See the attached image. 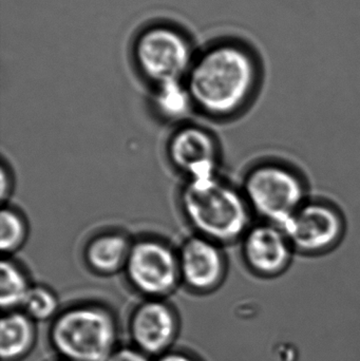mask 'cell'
I'll return each mask as SVG.
<instances>
[{"label": "cell", "instance_id": "11", "mask_svg": "<svg viewBox=\"0 0 360 361\" xmlns=\"http://www.w3.org/2000/svg\"><path fill=\"white\" fill-rule=\"evenodd\" d=\"M177 332L173 310L160 299H150L137 307L130 322V333L137 349L147 355L162 353Z\"/></svg>", "mask_w": 360, "mask_h": 361}, {"label": "cell", "instance_id": "10", "mask_svg": "<svg viewBox=\"0 0 360 361\" xmlns=\"http://www.w3.org/2000/svg\"><path fill=\"white\" fill-rule=\"evenodd\" d=\"M178 257L181 280L197 292L213 290L224 279L225 256L217 242L199 235L190 238Z\"/></svg>", "mask_w": 360, "mask_h": 361}, {"label": "cell", "instance_id": "5", "mask_svg": "<svg viewBox=\"0 0 360 361\" xmlns=\"http://www.w3.org/2000/svg\"><path fill=\"white\" fill-rule=\"evenodd\" d=\"M242 192L254 216L279 226L309 200L302 176L289 165L271 161L252 167Z\"/></svg>", "mask_w": 360, "mask_h": 361}, {"label": "cell", "instance_id": "4", "mask_svg": "<svg viewBox=\"0 0 360 361\" xmlns=\"http://www.w3.org/2000/svg\"><path fill=\"white\" fill-rule=\"evenodd\" d=\"M116 339L113 316L99 305L71 307L51 328L53 347L67 361H106L116 351Z\"/></svg>", "mask_w": 360, "mask_h": 361}, {"label": "cell", "instance_id": "19", "mask_svg": "<svg viewBox=\"0 0 360 361\" xmlns=\"http://www.w3.org/2000/svg\"><path fill=\"white\" fill-rule=\"evenodd\" d=\"M12 190V180H11V175L8 169H6L4 165L1 166V199L2 201L8 197Z\"/></svg>", "mask_w": 360, "mask_h": 361}, {"label": "cell", "instance_id": "13", "mask_svg": "<svg viewBox=\"0 0 360 361\" xmlns=\"http://www.w3.org/2000/svg\"><path fill=\"white\" fill-rule=\"evenodd\" d=\"M35 338L33 319L23 312H8L0 324V355L2 361H14L25 355Z\"/></svg>", "mask_w": 360, "mask_h": 361}, {"label": "cell", "instance_id": "2", "mask_svg": "<svg viewBox=\"0 0 360 361\" xmlns=\"http://www.w3.org/2000/svg\"><path fill=\"white\" fill-rule=\"evenodd\" d=\"M181 206L198 235L219 244L241 241L253 225L254 214L242 189L219 177L188 180Z\"/></svg>", "mask_w": 360, "mask_h": 361}, {"label": "cell", "instance_id": "16", "mask_svg": "<svg viewBox=\"0 0 360 361\" xmlns=\"http://www.w3.org/2000/svg\"><path fill=\"white\" fill-rule=\"evenodd\" d=\"M27 225L25 218L12 207H4L0 212V250L2 254H13L25 244Z\"/></svg>", "mask_w": 360, "mask_h": 361}, {"label": "cell", "instance_id": "14", "mask_svg": "<svg viewBox=\"0 0 360 361\" xmlns=\"http://www.w3.org/2000/svg\"><path fill=\"white\" fill-rule=\"evenodd\" d=\"M154 109L169 121L181 120L192 110L194 102L184 80H168L154 86Z\"/></svg>", "mask_w": 360, "mask_h": 361}, {"label": "cell", "instance_id": "9", "mask_svg": "<svg viewBox=\"0 0 360 361\" xmlns=\"http://www.w3.org/2000/svg\"><path fill=\"white\" fill-rule=\"evenodd\" d=\"M218 156L215 137L201 127H182L168 142L169 160L188 180L218 177Z\"/></svg>", "mask_w": 360, "mask_h": 361}, {"label": "cell", "instance_id": "7", "mask_svg": "<svg viewBox=\"0 0 360 361\" xmlns=\"http://www.w3.org/2000/svg\"><path fill=\"white\" fill-rule=\"evenodd\" d=\"M124 269L133 288L152 299L166 296L181 280L178 252L160 240L133 243Z\"/></svg>", "mask_w": 360, "mask_h": 361}, {"label": "cell", "instance_id": "15", "mask_svg": "<svg viewBox=\"0 0 360 361\" xmlns=\"http://www.w3.org/2000/svg\"><path fill=\"white\" fill-rule=\"evenodd\" d=\"M31 286L27 275L14 261L2 259L0 264V303L4 311L21 307Z\"/></svg>", "mask_w": 360, "mask_h": 361}, {"label": "cell", "instance_id": "18", "mask_svg": "<svg viewBox=\"0 0 360 361\" xmlns=\"http://www.w3.org/2000/svg\"><path fill=\"white\" fill-rule=\"evenodd\" d=\"M106 361H150L147 354L139 351V349H124L116 350Z\"/></svg>", "mask_w": 360, "mask_h": 361}, {"label": "cell", "instance_id": "8", "mask_svg": "<svg viewBox=\"0 0 360 361\" xmlns=\"http://www.w3.org/2000/svg\"><path fill=\"white\" fill-rule=\"evenodd\" d=\"M241 244L247 269L262 278L283 275L296 254L283 227L263 221L252 225Z\"/></svg>", "mask_w": 360, "mask_h": 361}, {"label": "cell", "instance_id": "1", "mask_svg": "<svg viewBox=\"0 0 360 361\" xmlns=\"http://www.w3.org/2000/svg\"><path fill=\"white\" fill-rule=\"evenodd\" d=\"M185 82L194 105L201 111L215 118H228L251 101L257 69L242 47L216 42L197 52Z\"/></svg>", "mask_w": 360, "mask_h": 361}, {"label": "cell", "instance_id": "21", "mask_svg": "<svg viewBox=\"0 0 360 361\" xmlns=\"http://www.w3.org/2000/svg\"><path fill=\"white\" fill-rule=\"evenodd\" d=\"M63 361H67V360H63Z\"/></svg>", "mask_w": 360, "mask_h": 361}, {"label": "cell", "instance_id": "12", "mask_svg": "<svg viewBox=\"0 0 360 361\" xmlns=\"http://www.w3.org/2000/svg\"><path fill=\"white\" fill-rule=\"evenodd\" d=\"M131 246L132 244L120 233H103L87 244L85 259L97 273L112 275L125 269Z\"/></svg>", "mask_w": 360, "mask_h": 361}, {"label": "cell", "instance_id": "3", "mask_svg": "<svg viewBox=\"0 0 360 361\" xmlns=\"http://www.w3.org/2000/svg\"><path fill=\"white\" fill-rule=\"evenodd\" d=\"M196 55L185 30L167 21L148 23L137 32L131 44L137 72L154 86L185 80Z\"/></svg>", "mask_w": 360, "mask_h": 361}, {"label": "cell", "instance_id": "20", "mask_svg": "<svg viewBox=\"0 0 360 361\" xmlns=\"http://www.w3.org/2000/svg\"><path fill=\"white\" fill-rule=\"evenodd\" d=\"M159 361H196L182 353H168L163 355Z\"/></svg>", "mask_w": 360, "mask_h": 361}, {"label": "cell", "instance_id": "17", "mask_svg": "<svg viewBox=\"0 0 360 361\" xmlns=\"http://www.w3.org/2000/svg\"><path fill=\"white\" fill-rule=\"evenodd\" d=\"M21 309L33 320H46L58 310V299L50 288L42 286H31Z\"/></svg>", "mask_w": 360, "mask_h": 361}, {"label": "cell", "instance_id": "6", "mask_svg": "<svg viewBox=\"0 0 360 361\" xmlns=\"http://www.w3.org/2000/svg\"><path fill=\"white\" fill-rule=\"evenodd\" d=\"M281 227L296 254L319 256L331 252L342 242L346 220L330 202L308 200Z\"/></svg>", "mask_w": 360, "mask_h": 361}]
</instances>
